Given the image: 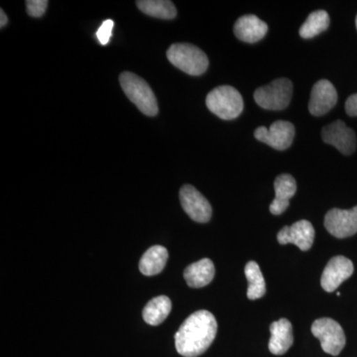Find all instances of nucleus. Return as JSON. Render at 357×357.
<instances>
[{
  "mask_svg": "<svg viewBox=\"0 0 357 357\" xmlns=\"http://www.w3.org/2000/svg\"><path fill=\"white\" fill-rule=\"evenodd\" d=\"M217 333V319L211 312L201 310L194 312L176 333V349L184 357L202 356L213 344Z\"/></svg>",
  "mask_w": 357,
  "mask_h": 357,
  "instance_id": "1",
  "label": "nucleus"
},
{
  "mask_svg": "<svg viewBox=\"0 0 357 357\" xmlns=\"http://www.w3.org/2000/svg\"><path fill=\"white\" fill-rule=\"evenodd\" d=\"M119 83L126 96L142 114L155 116L158 114V103L149 84L137 75L130 72L122 73Z\"/></svg>",
  "mask_w": 357,
  "mask_h": 357,
  "instance_id": "2",
  "label": "nucleus"
},
{
  "mask_svg": "<svg viewBox=\"0 0 357 357\" xmlns=\"http://www.w3.org/2000/svg\"><path fill=\"white\" fill-rule=\"evenodd\" d=\"M206 105L213 114L225 121L237 119L244 109L243 96L230 86L213 89L206 96Z\"/></svg>",
  "mask_w": 357,
  "mask_h": 357,
  "instance_id": "3",
  "label": "nucleus"
},
{
  "mask_svg": "<svg viewBox=\"0 0 357 357\" xmlns=\"http://www.w3.org/2000/svg\"><path fill=\"white\" fill-rule=\"evenodd\" d=\"M171 64L191 76H201L208 68V59L198 47L192 44H173L167 51Z\"/></svg>",
  "mask_w": 357,
  "mask_h": 357,
  "instance_id": "4",
  "label": "nucleus"
},
{
  "mask_svg": "<svg viewBox=\"0 0 357 357\" xmlns=\"http://www.w3.org/2000/svg\"><path fill=\"white\" fill-rule=\"evenodd\" d=\"M292 93V82L286 77H281L267 86L256 89L255 100L262 109L282 110L290 105Z\"/></svg>",
  "mask_w": 357,
  "mask_h": 357,
  "instance_id": "5",
  "label": "nucleus"
},
{
  "mask_svg": "<svg viewBox=\"0 0 357 357\" xmlns=\"http://www.w3.org/2000/svg\"><path fill=\"white\" fill-rule=\"evenodd\" d=\"M312 333L321 342L323 351L331 356H338L347 342L342 326L333 319H317L312 323Z\"/></svg>",
  "mask_w": 357,
  "mask_h": 357,
  "instance_id": "6",
  "label": "nucleus"
},
{
  "mask_svg": "<svg viewBox=\"0 0 357 357\" xmlns=\"http://www.w3.org/2000/svg\"><path fill=\"white\" fill-rule=\"evenodd\" d=\"M256 139L276 150H286L292 145L295 126L291 122L275 121L269 128L260 126L255 131Z\"/></svg>",
  "mask_w": 357,
  "mask_h": 357,
  "instance_id": "7",
  "label": "nucleus"
},
{
  "mask_svg": "<svg viewBox=\"0 0 357 357\" xmlns=\"http://www.w3.org/2000/svg\"><path fill=\"white\" fill-rule=\"evenodd\" d=\"M180 201L185 213L194 222L206 223L210 222L213 208L210 202L191 185H183L180 190Z\"/></svg>",
  "mask_w": 357,
  "mask_h": 357,
  "instance_id": "8",
  "label": "nucleus"
},
{
  "mask_svg": "<svg viewBox=\"0 0 357 357\" xmlns=\"http://www.w3.org/2000/svg\"><path fill=\"white\" fill-rule=\"evenodd\" d=\"M324 142L337 148L340 153L351 155L356 150V135L354 129L342 121H337L325 126L321 130Z\"/></svg>",
  "mask_w": 357,
  "mask_h": 357,
  "instance_id": "9",
  "label": "nucleus"
},
{
  "mask_svg": "<svg viewBox=\"0 0 357 357\" xmlns=\"http://www.w3.org/2000/svg\"><path fill=\"white\" fill-rule=\"evenodd\" d=\"M325 227L337 238L354 236L357 232V206L351 210L328 211L325 217Z\"/></svg>",
  "mask_w": 357,
  "mask_h": 357,
  "instance_id": "10",
  "label": "nucleus"
},
{
  "mask_svg": "<svg viewBox=\"0 0 357 357\" xmlns=\"http://www.w3.org/2000/svg\"><path fill=\"white\" fill-rule=\"evenodd\" d=\"M354 263L344 256H335L328 261L321 275V285L326 292L337 290L354 274Z\"/></svg>",
  "mask_w": 357,
  "mask_h": 357,
  "instance_id": "11",
  "label": "nucleus"
},
{
  "mask_svg": "<svg viewBox=\"0 0 357 357\" xmlns=\"http://www.w3.org/2000/svg\"><path fill=\"white\" fill-rule=\"evenodd\" d=\"M337 93L335 86L328 79H321L314 84L309 102L310 114L314 116L325 115L335 107Z\"/></svg>",
  "mask_w": 357,
  "mask_h": 357,
  "instance_id": "12",
  "label": "nucleus"
},
{
  "mask_svg": "<svg viewBox=\"0 0 357 357\" xmlns=\"http://www.w3.org/2000/svg\"><path fill=\"white\" fill-rule=\"evenodd\" d=\"M277 241L282 245L295 244L302 251L309 250L314 241V229L306 220H299L291 227H284L277 234Z\"/></svg>",
  "mask_w": 357,
  "mask_h": 357,
  "instance_id": "13",
  "label": "nucleus"
},
{
  "mask_svg": "<svg viewBox=\"0 0 357 357\" xmlns=\"http://www.w3.org/2000/svg\"><path fill=\"white\" fill-rule=\"evenodd\" d=\"M275 199L270 204L269 210L272 215H280L290 206V199L297 191V183L293 176L282 174L275 178Z\"/></svg>",
  "mask_w": 357,
  "mask_h": 357,
  "instance_id": "14",
  "label": "nucleus"
},
{
  "mask_svg": "<svg viewBox=\"0 0 357 357\" xmlns=\"http://www.w3.org/2000/svg\"><path fill=\"white\" fill-rule=\"evenodd\" d=\"M234 32L241 41L253 44L264 38L268 32V25L257 16L248 14L237 20Z\"/></svg>",
  "mask_w": 357,
  "mask_h": 357,
  "instance_id": "15",
  "label": "nucleus"
},
{
  "mask_svg": "<svg viewBox=\"0 0 357 357\" xmlns=\"http://www.w3.org/2000/svg\"><path fill=\"white\" fill-rule=\"evenodd\" d=\"M271 337L269 340V351L275 356H283L293 344L292 324L287 319L274 321L270 326Z\"/></svg>",
  "mask_w": 357,
  "mask_h": 357,
  "instance_id": "16",
  "label": "nucleus"
},
{
  "mask_svg": "<svg viewBox=\"0 0 357 357\" xmlns=\"http://www.w3.org/2000/svg\"><path fill=\"white\" fill-rule=\"evenodd\" d=\"M215 273V265L213 261L208 258H204L185 268L184 277L190 287L203 288L213 281Z\"/></svg>",
  "mask_w": 357,
  "mask_h": 357,
  "instance_id": "17",
  "label": "nucleus"
},
{
  "mask_svg": "<svg viewBox=\"0 0 357 357\" xmlns=\"http://www.w3.org/2000/svg\"><path fill=\"white\" fill-rule=\"evenodd\" d=\"M168 250L164 246L154 245L148 249L141 257L139 269L145 276L161 273L168 260Z\"/></svg>",
  "mask_w": 357,
  "mask_h": 357,
  "instance_id": "18",
  "label": "nucleus"
},
{
  "mask_svg": "<svg viewBox=\"0 0 357 357\" xmlns=\"http://www.w3.org/2000/svg\"><path fill=\"white\" fill-rule=\"evenodd\" d=\"M172 310V302L166 296H159L150 301L143 310L142 316L148 325L158 326L163 323Z\"/></svg>",
  "mask_w": 357,
  "mask_h": 357,
  "instance_id": "19",
  "label": "nucleus"
},
{
  "mask_svg": "<svg viewBox=\"0 0 357 357\" xmlns=\"http://www.w3.org/2000/svg\"><path fill=\"white\" fill-rule=\"evenodd\" d=\"M143 13L160 20H173L177 16V9L168 0H140L136 2Z\"/></svg>",
  "mask_w": 357,
  "mask_h": 357,
  "instance_id": "20",
  "label": "nucleus"
},
{
  "mask_svg": "<svg viewBox=\"0 0 357 357\" xmlns=\"http://www.w3.org/2000/svg\"><path fill=\"white\" fill-rule=\"evenodd\" d=\"M246 279L248 282V298L249 300L260 299L266 294V284L259 265L255 261H249L245 265Z\"/></svg>",
  "mask_w": 357,
  "mask_h": 357,
  "instance_id": "21",
  "label": "nucleus"
},
{
  "mask_svg": "<svg viewBox=\"0 0 357 357\" xmlns=\"http://www.w3.org/2000/svg\"><path fill=\"white\" fill-rule=\"evenodd\" d=\"M331 20L325 10L314 11L307 16L304 24L301 26L300 36L304 39H311L328 29Z\"/></svg>",
  "mask_w": 357,
  "mask_h": 357,
  "instance_id": "22",
  "label": "nucleus"
},
{
  "mask_svg": "<svg viewBox=\"0 0 357 357\" xmlns=\"http://www.w3.org/2000/svg\"><path fill=\"white\" fill-rule=\"evenodd\" d=\"M48 1L47 0H28L26 1L27 13L32 17H41L46 13Z\"/></svg>",
  "mask_w": 357,
  "mask_h": 357,
  "instance_id": "23",
  "label": "nucleus"
},
{
  "mask_svg": "<svg viewBox=\"0 0 357 357\" xmlns=\"http://www.w3.org/2000/svg\"><path fill=\"white\" fill-rule=\"evenodd\" d=\"M114 22L112 20H105L100 27L96 32V37L102 45L109 44L110 37H112V29H114Z\"/></svg>",
  "mask_w": 357,
  "mask_h": 357,
  "instance_id": "24",
  "label": "nucleus"
},
{
  "mask_svg": "<svg viewBox=\"0 0 357 357\" xmlns=\"http://www.w3.org/2000/svg\"><path fill=\"white\" fill-rule=\"evenodd\" d=\"M345 112L349 116H357V93L351 95L345 102Z\"/></svg>",
  "mask_w": 357,
  "mask_h": 357,
  "instance_id": "25",
  "label": "nucleus"
},
{
  "mask_svg": "<svg viewBox=\"0 0 357 357\" xmlns=\"http://www.w3.org/2000/svg\"><path fill=\"white\" fill-rule=\"evenodd\" d=\"M0 15H1V20H0V27L2 28L7 24V21H8V20H7L6 14L4 13V11L2 10V9L0 10Z\"/></svg>",
  "mask_w": 357,
  "mask_h": 357,
  "instance_id": "26",
  "label": "nucleus"
},
{
  "mask_svg": "<svg viewBox=\"0 0 357 357\" xmlns=\"http://www.w3.org/2000/svg\"><path fill=\"white\" fill-rule=\"evenodd\" d=\"M356 28H357V16H356Z\"/></svg>",
  "mask_w": 357,
  "mask_h": 357,
  "instance_id": "27",
  "label": "nucleus"
}]
</instances>
